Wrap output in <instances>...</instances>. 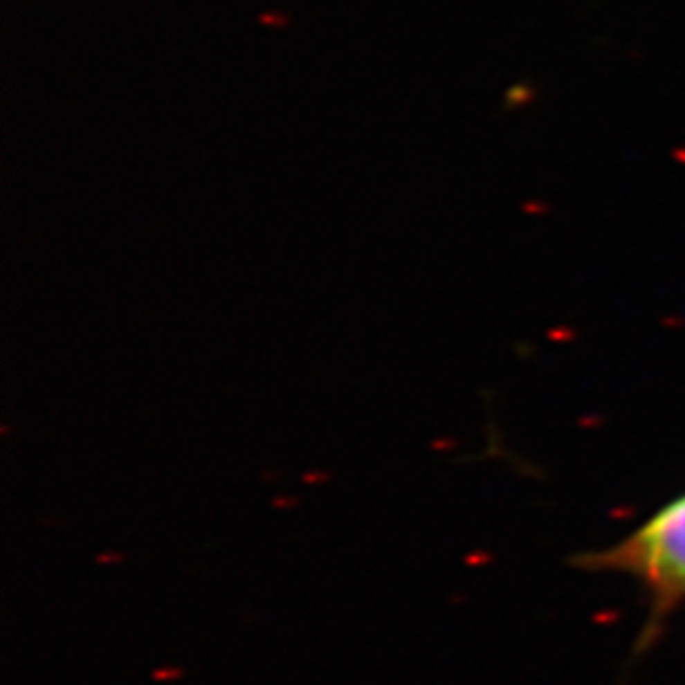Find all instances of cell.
Wrapping results in <instances>:
<instances>
[{"label":"cell","instance_id":"6da1fadb","mask_svg":"<svg viewBox=\"0 0 685 685\" xmlns=\"http://www.w3.org/2000/svg\"><path fill=\"white\" fill-rule=\"evenodd\" d=\"M614 563L639 572L661 599L685 594V497L623 543L614 552Z\"/></svg>","mask_w":685,"mask_h":685}]
</instances>
